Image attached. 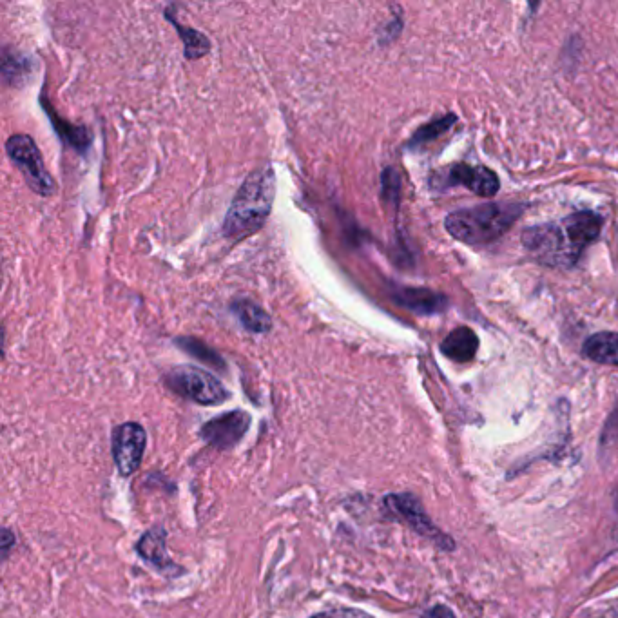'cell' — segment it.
Segmentation results:
<instances>
[{
  "label": "cell",
  "instance_id": "3",
  "mask_svg": "<svg viewBox=\"0 0 618 618\" xmlns=\"http://www.w3.org/2000/svg\"><path fill=\"white\" fill-rule=\"evenodd\" d=\"M524 211L521 203H483L448 214L446 231L459 242L486 245L501 238Z\"/></svg>",
  "mask_w": 618,
  "mask_h": 618
},
{
  "label": "cell",
  "instance_id": "7",
  "mask_svg": "<svg viewBox=\"0 0 618 618\" xmlns=\"http://www.w3.org/2000/svg\"><path fill=\"white\" fill-rule=\"evenodd\" d=\"M147 435L138 423L120 425L113 434V455L118 472L133 475L144 457Z\"/></svg>",
  "mask_w": 618,
  "mask_h": 618
},
{
  "label": "cell",
  "instance_id": "20",
  "mask_svg": "<svg viewBox=\"0 0 618 618\" xmlns=\"http://www.w3.org/2000/svg\"><path fill=\"white\" fill-rule=\"evenodd\" d=\"M421 618H455L454 611L448 608V606H443V604H437L434 608L428 609L425 615Z\"/></svg>",
  "mask_w": 618,
  "mask_h": 618
},
{
  "label": "cell",
  "instance_id": "13",
  "mask_svg": "<svg viewBox=\"0 0 618 618\" xmlns=\"http://www.w3.org/2000/svg\"><path fill=\"white\" fill-rule=\"evenodd\" d=\"M231 310L240 319L243 327L251 330L254 334H267L272 329V319L260 305L251 300H236L231 305Z\"/></svg>",
  "mask_w": 618,
  "mask_h": 618
},
{
  "label": "cell",
  "instance_id": "6",
  "mask_svg": "<svg viewBox=\"0 0 618 618\" xmlns=\"http://www.w3.org/2000/svg\"><path fill=\"white\" fill-rule=\"evenodd\" d=\"M385 508L392 517L408 524L414 532L432 539L445 550H454V541L437 530V526L423 510V504L419 503V499L414 495H410V493L388 495L385 499Z\"/></svg>",
  "mask_w": 618,
  "mask_h": 618
},
{
  "label": "cell",
  "instance_id": "16",
  "mask_svg": "<svg viewBox=\"0 0 618 618\" xmlns=\"http://www.w3.org/2000/svg\"><path fill=\"white\" fill-rule=\"evenodd\" d=\"M455 120H457V118H455L454 115L437 118L432 124L421 127L416 135H414V138L410 140V145L414 147V145H423L426 144V142H432L437 136L443 135L450 127L454 126Z\"/></svg>",
  "mask_w": 618,
  "mask_h": 618
},
{
  "label": "cell",
  "instance_id": "14",
  "mask_svg": "<svg viewBox=\"0 0 618 618\" xmlns=\"http://www.w3.org/2000/svg\"><path fill=\"white\" fill-rule=\"evenodd\" d=\"M138 553L142 555L144 561L151 562L158 570H164L167 566H171V561L167 557V548H165L164 530H153V532L145 533L144 537L138 542Z\"/></svg>",
  "mask_w": 618,
  "mask_h": 618
},
{
  "label": "cell",
  "instance_id": "2",
  "mask_svg": "<svg viewBox=\"0 0 618 618\" xmlns=\"http://www.w3.org/2000/svg\"><path fill=\"white\" fill-rule=\"evenodd\" d=\"M276 194V174L271 164L263 165L243 182L223 222V236L242 240L260 231L271 214Z\"/></svg>",
  "mask_w": 618,
  "mask_h": 618
},
{
  "label": "cell",
  "instance_id": "1",
  "mask_svg": "<svg viewBox=\"0 0 618 618\" xmlns=\"http://www.w3.org/2000/svg\"><path fill=\"white\" fill-rule=\"evenodd\" d=\"M602 231V218L580 211L561 223H541L522 232V245L532 258L548 267H573L580 254L595 242Z\"/></svg>",
  "mask_w": 618,
  "mask_h": 618
},
{
  "label": "cell",
  "instance_id": "11",
  "mask_svg": "<svg viewBox=\"0 0 618 618\" xmlns=\"http://www.w3.org/2000/svg\"><path fill=\"white\" fill-rule=\"evenodd\" d=\"M477 348H479V338L474 330L468 327L452 330L441 343V352L455 363L472 361L477 354Z\"/></svg>",
  "mask_w": 618,
  "mask_h": 618
},
{
  "label": "cell",
  "instance_id": "18",
  "mask_svg": "<svg viewBox=\"0 0 618 618\" xmlns=\"http://www.w3.org/2000/svg\"><path fill=\"white\" fill-rule=\"evenodd\" d=\"M176 343L184 348L185 352L193 354L194 358L203 359L205 363H211L214 367H222L223 365L222 358L214 350L207 347V345H203L202 341H198V339H176Z\"/></svg>",
  "mask_w": 618,
  "mask_h": 618
},
{
  "label": "cell",
  "instance_id": "8",
  "mask_svg": "<svg viewBox=\"0 0 618 618\" xmlns=\"http://www.w3.org/2000/svg\"><path fill=\"white\" fill-rule=\"evenodd\" d=\"M251 425V417L242 410L214 417L202 428V437L214 448H231L242 439Z\"/></svg>",
  "mask_w": 618,
  "mask_h": 618
},
{
  "label": "cell",
  "instance_id": "4",
  "mask_svg": "<svg viewBox=\"0 0 618 618\" xmlns=\"http://www.w3.org/2000/svg\"><path fill=\"white\" fill-rule=\"evenodd\" d=\"M6 153L13 165L19 169L26 184L39 196H51L55 193V182L49 176L46 165L42 162L39 147L29 135H13L6 142Z\"/></svg>",
  "mask_w": 618,
  "mask_h": 618
},
{
  "label": "cell",
  "instance_id": "19",
  "mask_svg": "<svg viewBox=\"0 0 618 618\" xmlns=\"http://www.w3.org/2000/svg\"><path fill=\"white\" fill-rule=\"evenodd\" d=\"M312 618H374V617H370L368 613H365V611H361V609L341 608V609H330V611H323V613H318V615H314V617Z\"/></svg>",
  "mask_w": 618,
  "mask_h": 618
},
{
  "label": "cell",
  "instance_id": "9",
  "mask_svg": "<svg viewBox=\"0 0 618 618\" xmlns=\"http://www.w3.org/2000/svg\"><path fill=\"white\" fill-rule=\"evenodd\" d=\"M446 185H464L472 193L490 198L499 191V178L492 169L483 165L457 164L445 173Z\"/></svg>",
  "mask_w": 618,
  "mask_h": 618
},
{
  "label": "cell",
  "instance_id": "10",
  "mask_svg": "<svg viewBox=\"0 0 618 618\" xmlns=\"http://www.w3.org/2000/svg\"><path fill=\"white\" fill-rule=\"evenodd\" d=\"M392 298L403 309L412 310L421 316H434L446 309V298L434 290L401 287L394 290Z\"/></svg>",
  "mask_w": 618,
  "mask_h": 618
},
{
  "label": "cell",
  "instance_id": "17",
  "mask_svg": "<svg viewBox=\"0 0 618 618\" xmlns=\"http://www.w3.org/2000/svg\"><path fill=\"white\" fill-rule=\"evenodd\" d=\"M51 120H53V124L57 127V133H60L64 142H68L71 147L80 149V151L86 149L87 144H89V133H87L84 127L68 126L60 118L57 120V116L53 115H51Z\"/></svg>",
  "mask_w": 618,
  "mask_h": 618
},
{
  "label": "cell",
  "instance_id": "12",
  "mask_svg": "<svg viewBox=\"0 0 618 618\" xmlns=\"http://www.w3.org/2000/svg\"><path fill=\"white\" fill-rule=\"evenodd\" d=\"M584 358L600 365L618 367V332H599L586 339L582 348Z\"/></svg>",
  "mask_w": 618,
  "mask_h": 618
},
{
  "label": "cell",
  "instance_id": "5",
  "mask_svg": "<svg viewBox=\"0 0 618 618\" xmlns=\"http://www.w3.org/2000/svg\"><path fill=\"white\" fill-rule=\"evenodd\" d=\"M167 385L173 388L178 396L191 399L198 405H220L227 401L229 392L213 374L202 368L178 367L169 372Z\"/></svg>",
  "mask_w": 618,
  "mask_h": 618
},
{
  "label": "cell",
  "instance_id": "15",
  "mask_svg": "<svg viewBox=\"0 0 618 618\" xmlns=\"http://www.w3.org/2000/svg\"><path fill=\"white\" fill-rule=\"evenodd\" d=\"M165 19L169 20L174 28L178 29L180 39L184 40V53L187 60H196V58L203 57V55L209 53L211 42L203 33L193 28H185L178 20L173 19L171 13H167V11H165Z\"/></svg>",
  "mask_w": 618,
  "mask_h": 618
}]
</instances>
